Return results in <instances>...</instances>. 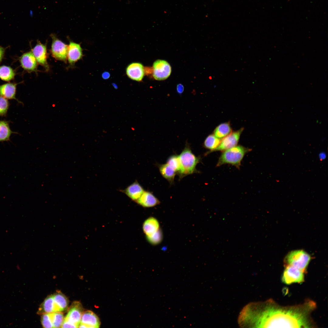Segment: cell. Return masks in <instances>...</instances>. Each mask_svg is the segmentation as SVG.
Instances as JSON below:
<instances>
[{
	"instance_id": "6da1fadb",
	"label": "cell",
	"mask_w": 328,
	"mask_h": 328,
	"mask_svg": "<svg viewBox=\"0 0 328 328\" xmlns=\"http://www.w3.org/2000/svg\"><path fill=\"white\" fill-rule=\"evenodd\" d=\"M238 323L243 327L308 328L306 314L299 308L276 307L252 302L241 311Z\"/></svg>"
},
{
	"instance_id": "7a4b0ae2",
	"label": "cell",
	"mask_w": 328,
	"mask_h": 328,
	"mask_svg": "<svg viewBox=\"0 0 328 328\" xmlns=\"http://www.w3.org/2000/svg\"><path fill=\"white\" fill-rule=\"evenodd\" d=\"M250 151V149L241 145L236 146L224 151L219 159L217 166L228 164L239 169L244 155Z\"/></svg>"
},
{
	"instance_id": "3957f363",
	"label": "cell",
	"mask_w": 328,
	"mask_h": 328,
	"mask_svg": "<svg viewBox=\"0 0 328 328\" xmlns=\"http://www.w3.org/2000/svg\"><path fill=\"white\" fill-rule=\"evenodd\" d=\"M179 156L182 167L180 179L188 175L199 172L196 167L200 162V158L196 156L192 152L188 143Z\"/></svg>"
},
{
	"instance_id": "277c9868",
	"label": "cell",
	"mask_w": 328,
	"mask_h": 328,
	"mask_svg": "<svg viewBox=\"0 0 328 328\" xmlns=\"http://www.w3.org/2000/svg\"><path fill=\"white\" fill-rule=\"evenodd\" d=\"M310 255L302 250L293 251L285 258L287 265L294 266L304 272L311 260Z\"/></svg>"
},
{
	"instance_id": "5b68a950",
	"label": "cell",
	"mask_w": 328,
	"mask_h": 328,
	"mask_svg": "<svg viewBox=\"0 0 328 328\" xmlns=\"http://www.w3.org/2000/svg\"><path fill=\"white\" fill-rule=\"evenodd\" d=\"M52 39L50 52L52 56L56 60L67 63L68 45L58 39L55 34H51Z\"/></svg>"
},
{
	"instance_id": "8992f818",
	"label": "cell",
	"mask_w": 328,
	"mask_h": 328,
	"mask_svg": "<svg viewBox=\"0 0 328 328\" xmlns=\"http://www.w3.org/2000/svg\"><path fill=\"white\" fill-rule=\"evenodd\" d=\"M303 272L294 266L287 265L283 272L282 281L284 283L287 285L303 282L304 280Z\"/></svg>"
},
{
	"instance_id": "52a82bcc",
	"label": "cell",
	"mask_w": 328,
	"mask_h": 328,
	"mask_svg": "<svg viewBox=\"0 0 328 328\" xmlns=\"http://www.w3.org/2000/svg\"><path fill=\"white\" fill-rule=\"evenodd\" d=\"M171 72V67L166 61L158 60L155 61L153 65V76L156 80H162L167 79Z\"/></svg>"
},
{
	"instance_id": "ba28073f",
	"label": "cell",
	"mask_w": 328,
	"mask_h": 328,
	"mask_svg": "<svg viewBox=\"0 0 328 328\" xmlns=\"http://www.w3.org/2000/svg\"><path fill=\"white\" fill-rule=\"evenodd\" d=\"M38 63L42 66L46 72L50 69L47 61L48 54L47 52L46 44H44L40 41H38L31 51Z\"/></svg>"
},
{
	"instance_id": "9c48e42d",
	"label": "cell",
	"mask_w": 328,
	"mask_h": 328,
	"mask_svg": "<svg viewBox=\"0 0 328 328\" xmlns=\"http://www.w3.org/2000/svg\"><path fill=\"white\" fill-rule=\"evenodd\" d=\"M243 128L230 133L221 139L218 146L213 152L224 151L237 145Z\"/></svg>"
},
{
	"instance_id": "30bf717a",
	"label": "cell",
	"mask_w": 328,
	"mask_h": 328,
	"mask_svg": "<svg viewBox=\"0 0 328 328\" xmlns=\"http://www.w3.org/2000/svg\"><path fill=\"white\" fill-rule=\"evenodd\" d=\"M83 56V50L80 45L69 40L67 53V60L69 66L73 67Z\"/></svg>"
},
{
	"instance_id": "8fae6325",
	"label": "cell",
	"mask_w": 328,
	"mask_h": 328,
	"mask_svg": "<svg viewBox=\"0 0 328 328\" xmlns=\"http://www.w3.org/2000/svg\"><path fill=\"white\" fill-rule=\"evenodd\" d=\"M84 312L81 303L78 301H74L70 306L64 319L74 324L78 327Z\"/></svg>"
},
{
	"instance_id": "7c38bea8",
	"label": "cell",
	"mask_w": 328,
	"mask_h": 328,
	"mask_svg": "<svg viewBox=\"0 0 328 328\" xmlns=\"http://www.w3.org/2000/svg\"><path fill=\"white\" fill-rule=\"evenodd\" d=\"M19 62L24 70L29 72L38 71V63L31 51L23 53L19 58Z\"/></svg>"
},
{
	"instance_id": "4fadbf2b",
	"label": "cell",
	"mask_w": 328,
	"mask_h": 328,
	"mask_svg": "<svg viewBox=\"0 0 328 328\" xmlns=\"http://www.w3.org/2000/svg\"><path fill=\"white\" fill-rule=\"evenodd\" d=\"M143 65L140 63H133L130 64L126 69V74L131 79L138 81H141L145 73Z\"/></svg>"
},
{
	"instance_id": "5bb4252c",
	"label": "cell",
	"mask_w": 328,
	"mask_h": 328,
	"mask_svg": "<svg viewBox=\"0 0 328 328\" xmlns=\"http://www.w3.org/2000/svg\"><path fill=\"white\" fill-rule=\"evenodd\" d=\"M135 202L145 207H152L160 203L159 199L151 192L145 190Z\"/></svg>"
},
{
	"instance_id": "9a60e30c",
	"label": "cell",
	"mask_w": 328,
	"mask_h": 328,
	"mask_svg": "<svg viewBox=\"0 0 328 328\" xmlns=\"http://www.w3.org/2000/svg\"><path fill=\"white\" fill-rule=\"evenodd\" d=\"M144 189L136 180L135 182L121 191L126 195L132 200L135 201L144 192Z\"/></svg>"
},
{
	"instance_id": "2e32d148",
	"label": "cell",
	"mask_w": 328,
	"mask_h": 328,
	"mask_svg": "<svg viewBox=\"0 0 328 328\" xmlns=\"http://www.w3.org/2000/svg\"><path fill=\"white\" fill-rule=\"evenodd\" d=\"M80 323L85 325L87 328H99L100 324L98 317L90 310L84 312Z\"/></svg>"
},
{
	"instance_id": "e0dca14e",
	"label": "cell",
	"mask_w": 328,
	"mask_h": 328,
	"mask_svg": "<svg viewBox=\"0 0 328 328\" xmlns=\"http://www.w3.org/2000/svg\"><path fill=\"white\" fill-rule=\"evenodd\" d=\"M57 312L53 295H51L48 296L41 304L37 313L39 314L42 315Z\"/></svg>"
},
{
	"instance_id": "ac0fdd59",
	"label": "cell",
	"mask_w": 328,
	"mask_h": 328,
	"mask_svg": "<svg viewBox=\"0 0 328 328\" xmlns=\"http://www.w3.org/2000/svg\"><path fill=\"white\" fill-rule=\"evenodd\" d=\"M17 84L9 83L0 85V95L6 99H14L19 102L15 97Z\"/></svg>"
},
{
	"instance_id": "d6986e66",
	"label": "cell",
	"mask_w": 328,
	"mask_h": 328,
	"mask_svg": "<svg viewBox=\"0 0 328 328\" xmlns=\"http://www.w3.org/2000/svg\"><path fill=\"white\" fill-rule=\"evenodd\" d=\"M54 302L57 312H62L67 310L69 305V301L67 297L60 291H57L53 295Z\"/></svg>"
},
{
	"instance_id": "ffe728a7",
	"label": "cell",
	"mask_w": 328,
	"mask_h": 328,
	"mask_svg": "<svg viewBox=\"0 0 328 328\" xmlns=\"http://www.w3.org/2000/svg\"><path fill=\"white\" fill-rule=\"evenodd\" d=\"M158 166L162 177L167 180L170 184H173L176 174L175 170L167 163L159 164L158 165Z\"/></svg>"
},
{
	"instance_id": "44dd1931",
	"label": "cell",
	"mask_w": 328,
	"mask_h": 328,
	"mask_svg": "<svg viewBox=\"0 0 328 328\" xmlns=\"http://www.w3.org/2000/svg\"><path fill=\"white\" fill-rule=\"evenodd\" d=\"M142 228L146 236L149 235L156 232L160 229L159 223L155 218L152 217H150L144 222Z\"/></svg>"
},
{
	"instance_id": "7402d4cb",
	"label": "cell",
	"mask_w": 328,
	"mask_h": 328,
	"mask_svg": "<svg viewBox=\"0 0 328 328\" xmlns=\"http://www.w3.org/2000/svg\"><path fill=\"white\" fill-rule=\"evenodd\" d=\"M232 129L228 122L222 123L215 129L214 135L217 138H222L231 132Z\"/></svg>"
},
{
	"instance_id": "603a6c76",
	"label": "cell",
	"mask_w": 328,
	"mask_h": 328,
	"mask_svg": "<svg viewBox=\"0 0 328 328\" xmlns=\"http://www.w3.org/2000/svg\"><path fill=\"white\" fill-rule=\"evenodd\" d=\"M221 139L215 136L214 135H210L208 136L204 142V147L210 150V152L206 153L212 152L220 144Z\"/></svg>"
},
{
	"instance_id": "cb8c5ba5",
	"label": "cell",
	"mask_w": 328,
	"mask_h": 328,
	"mask_svg": "<svg viewBox=\"0 0 328 328\" xmlns=\"http://www.w3.org/2000/svg\"><path fill=\"white\" fill-rule=\"evenodd\" d=\"M166 163L175 170L180 179L182 173V167L179 155H173L170 156L168 158Z\"/></svg>"
},
{
	"instance_id": "d4e9b609",
	"label": "cell",
	"mask_w": 328,
	"mask_h": 328,
	"mask_svg": "<svg viewBox=\"0 0 328 328\" xmlns=\"http://www.w3.org/2000/svg\"><path fill=\"white\" fill-rule=\"evenodd\" d=\"M15 74L14 70L10 67L6 66H0V79L2 80L9 81L14 78Z\"/></svg>"
},
{
	"instance_id": "484cf974",
	"label": "cell",
	"mask_w": 328,
	"mask_h": 328,
	"mask_svg": "<svg viewBox=\"0 0 328 328\" xmlns=\"http://www.w3.org/2000/svg\"><path fill=\"white\" fill-rule=\"evenodd\" d=\"M12 133L7 121H0V141L9 140L10 137Z\"/></svg>"
},
{
	"instance_id": "4316f807",
	"label": "cell",
	"mask_w": 328,
	"mask_h": 328,
	"mask_svg": "<svg viewBox=\"0 0 328 328\" xmlns=\"http://www.w3.org/2000/svg\"><path fill=\"white\" fill-rule=\"evenodd\" d=\"M146 238L149 242L153 245H156L160 243L163 238L162 233L159 229L155 233L150 235L146 236Z\"/></svg>"
},
{
	"instance_id": "83f0119b",
	"label": "cell",
	"mask_w": 328,
	"mask_h": 328,
	"mask_svg": "<svg viewBox=\"0 0 328 328\" xmlns=\"http://www.w3.org/2000/svg\"><path fill=\"white\" fill-rule=\"evenodd\" d=\"M54 328L61 327L64 318L62 313L60 312L50 313Z\"/></svg>"
},
{
	"instance_id": "f1b7e54d",
	"label": "cell",
	"mask_w": 328,
	"mask_h": 328,
	"mask_svg": "<svg viewBox=\"0 0 328 328\" xmlns=\"http://www.w3.org/2000/svg\"><path fill=\"white\" fill-rule=\"evenodd\" d=\"M41 317V324L44 328H53L50 313H45L42 315Z\"/></svg>"
},
{
	"instance_id": "f546056e",
	"label": "cell",
	"mask_w": 328,
	"mask_h": 328,
	"mask_svg": "<svg viewBox=\"0 0 328 328\" xmlns=\"http://www.w3.org/2000/svg\"><path fill=\"white\" fill-rule=\"evenodd\" d=\"M9 105L7 99L0 95V116H4L6 114Z\"/></svg>"
},
{
	"instance_id": "4dcf8cb0",
	"label": "cell",
	"mask_w": 328,
	"mask_h": 328,
	"mask_svg": "<svg viewBox=\"0 0 328 328\" xmlns=\"http://www.w3.org/2000/svg\"><path fill=\"white\" fill-rule=\"evenodd\" d=\"M62 328H77L76 325L65 319L62 325Z\"/></svg>"
},
{
	"instance_id": "1f68e13d",
	"label": "cell",
	"mask_w": 328,
	"mask_h": 328,
	"mask_svg": "<svg viewBox=\"0 0 328 328\" xmlns=\"http://www.w3.org/2000/svg\"><path fill=\"white\" fill-rule=\"evenodd\" d=\"M184 90V87L181 84H179L177 85L176 87V91L179 94H181Z\"/></svg>"
},
{
	"instance_id": "d6a6232c",
	"label": "cell",
	"mask_w": 328,
	"mask_h": 328,
	"mask_svg": "<svg viewBox=\"0 0 328 328\" xmlns=\"http://www.w3.org/2000/svg\"><path fill=\"white\" fill-rule=\"evenodd\" d=\"M5 52V49L2 46H0V63L2 61L4 57Z\"/></svg>"
},
{
	"instance_id": "836d02e7",
	"label": "cell",
	"mask_w": 328,
	"mask_h": 328,
	"mask_svg": "<svg viewBox=\"0 0 328 328\" xmlns=\"http://www.w3.org/2000/svg\"><path fill=\"white\" fill-rule=\"evenodd\" d=\"M326 153L323 152H321L319 154V157L321 160L325 159L326 158Z\"/></svg>"
},
{
	"instance_id": "e575fe53",
	"label": "cell",
	"mask_w": 328,
	"mask_h": 328,
	"mask_svg": "<svg viewBox=\"0 0 328 328\" xmlns=\"http://www.w3.org/2000/svg\"><path fill=\"white\" fill-rule=\"evenodd\" d=\"M102 77L104 79H107L109 77L110 74L108 72H104L102 74Z\"/></svg>"
},
{
	"instance_id": "d590c367",
	"label": "cell",
	"mask_w": 328,
	"mask_h": 328,
	"mask_svg": "<svg viewBox=\"0 0 328 328\" xmlns=\"http://www.w3.org/2000/svg\"><path fill=\"white\" fill-rule=\"evenodd\" d=\"M30 15H31V16H32V15H33V12H32V11H30Z\"/></svg>"
}]
</instances>
